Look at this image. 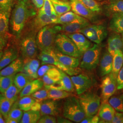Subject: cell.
Returning a JSON list of instances; mask_svg holds the SVG:
<instances>
[{
    "instance_id": "cell-1",
    "label": "cell",
    "mask_w": 123,
    "mask_h": 123,
    "mask_svg": "<svg viewBox=\"0 0 123 123\" xmlns=\"http://www.w3.org/2000/svg\"><path fill=\"white\" fill-rule=\"evenodd\" d=\"M35 11L29 3V0H18L11 13L10 26L13 35H21L29 18L35 15Z\"/></svg>"
},
{
    "instance_id": "cell-2",
    "label": "cell",
    "mask_w": 123,
    "mask_h": 123,
    "mask_svg": "<svg viewBox=\"0 0 123 123\" xmlns=\"http://www.w3.org/2000/svg\"><path fill=\"white\" fill-rule=\"evenodd\" d=\"M62 31V26L51 24L42 28L36 36V42L40 51L54 49L57 34Z\"/></svg>"
},
{
    "instance_id": "cell-3",
    "label": "cell",
    "mask_w": 123,
    "mask_h": 123,
    "mask_svg": "<svg viewBox=\"0 0 123 123\" xmlns=\"http://www.w3.org/2000/svg\"><path fill=\"white\" fill-rule=\"evenodd\" d=\"M62 110L64 117L75 123H80L86 116L79 98L73 96L66 98Z\"/></svg>"
},
{
    "instance_id": "cell-4",
    "label": "cell",
    "mask_w": 123,
    "mask_h": 123,
    "mask_svg": "<svg viewBox=\"0 0 123 123\" xmlns=\"http://www.w3.org/2000/svg\"><path fill=\"white\" fill-rule=\"evenodd\" d=\"M38 58L41 62L42 65L49 64L54 65L70 76L78 75L81 72V69L78 67L76 68H69L61 63L55 53L54 49L41 51Z\"/></svg>"
},
{
    "instance_id": "cell-5",
    "label": "cell",
    "mask_w": 123,
    "mask_h": 123,
    "mask_svg": "<svg viewBox=\"0 0 123 123\" xmlns=\"http://www.w3.org/2000/svg\"><path fill=\"white\" fill-rule=\"evenodd\" d=\"M79 95L78 98L86 116L97 114L100 107V97L94 92L87 91Z\"/></svg>"
},
{
    "instance_id": "cell-6",
    "label": "cell",
    "mask_w": 123,
    "mask_h": 123,
    "mask_svg": "<svg viewBox=\"0 0 123 123\" xmlns=\"http://www.w3.org/2000/svg\"><path fill=\"white\" fill-rule=\"evenodd\" d=\"M102 48L99 44H94L83 53L79 66L87 70H92L97 68L100 59Z\"/></svg>"
},
{
    "instance_id": "cell-7",
    "label": "cell",
    "mask_w": 123,
    "mask_h": 123,
    "mask_svg": "<svg viewBox=\"0 0 123 123\" xmlns=\"http://www.w3.org/2000/svg\"><path fill=\"white\" fill-rule=\"evenodd\" d=\"M55 47L59 52L64 54L79 59L83 56L73 41L64 33H58L57 35Z\"/></svg>"
},
{
    "instance_id": "cell-8",
    "label": "cell",
    "mask_w": 123,
    "mask_h": 123,
    "mask_svg": "<svg viewBox=\"0 0 123 123\" xmlns=\"http://www.w3.org/2000/svg\"><path fill=\"white\" fill-rule=\"evenodd\" d=\"M20 47L23 60L36 58L38 49L36 42V32L31 31L23 37L20 41Z\"/></svg>"
},
{
    "instance_id": "cell-9",
    "label": "cell",
    "mask_w": 123,
    "mask_h": 123,
    "mask_svg": "<svg viewBox=\"0 0 123 123\" xmlns=\"http://www.w3.org/2000/svg\"><path fill=\"white\" fill-rule=\"evenodd\" d=\"M90 41L96 44H101L108 35L105 26L102 24H90L79 31Z\"/></svg>"
},
{
    "instance_id": "cell-10",
    "label": "cell",
    "mask_w": 123,
    "mask_h": 123,
    "mask_svg": "<svg viewBox=\"0 0 123 123\" xmlns=\"http://www.w3.org/2000/svg\"><path fill=\"white\" fill-rule=\"evenodd\" d=\"M100 88L102 102V103L107 102L117 89L116 79L111 73L103 78Z\"/></svg>"
},
{
    "instance_id": "cell-11",
    "label": "cell",
    "mask_w": 123,
    "mask_h": 123,
    "mask_svg": "<svg viewBox=\"0 0 123 123\" xmlns=\"http://www.w3.org/2000/svg\"><path fill=\"white\" fill-rule=\"evenodd\" d=\"M71 79L78 95L87 92L92 85V79L85 74L74 75L71 77Z\"/></svg>"
},
{
    "instance_id": "cell-12",
    "label": "cell",
    "mask_w": 123,
    "mask_h": 123,
    "mask_svg": "<svg viewBox=\"0 0 123 123\" xmlns=\"http://www.w3.org/2000/svg\"><path fill=\"white\" fill-rule=\"evenodd\" d=\"M70 3L71 10L74 13L91 22L95 21L97 19L98 13L91 11L79 0H70Z\"/></svg>"
},
{
    "instance_id": "cell-13",
    "label": "cell",
    "mask_w": 123,
    "mask_h": 123,
    "mask_svg": "<svg viewBox=\"0 0 123 123\" xmlns=\"http://www.w3.org/2000/svg\"><path fill=\"white\" fill-rule=\"evenodd\" d=\"M58 16L53 15L49 16L45 13L38 12L37 16L32 22V30L36 32L38 31L44 26L51 24H56Z\"/></svg>"
},
{
    "instance_id": "cell-14",
    "label": "cell",
    "mask_w": 123,
    "mask_h": 123,
    "mask_svg": "<svg viewBox=\"0 0 123 123\" xmlns=\"http://www.w3.org/2000/svg\"><path fill=\"white\" fill-rule=\"evenodd\" d=\"M40 64L39 60L35 58L24 59L21 72L26 74L32 79H38L37 72Z\"/></svg>"
},
{
    "instance_id": "cell-15",
    "label": "cell",
    "mask_w": 123,
    "mask_h": 123,
    "mask_svg": "<svg viewBox=\"0 0 123 123\" xmlns=\"http://www.w3.org/2000/svg\"><path fill=\"white\" fill-rule=\"evenodd\" d=\"M61 78L60 80L57 83L53 85L44 86L47 89H56L58 90H64L68 92H74L75 88L74 85L68 74L63 71L61 70Z\"/></svg>"
},
{
    "instance_id": "cell-16",
    "label": "cell",
    "mask_w": 123,
    "mask_h": 123,
    "mask_svg": "<svg viewBox=\"0 0 123 123\" xmlns=\"http://www.w3.org/2000/svg\"><path fill=\"white\" fill-rule=\"evenodd\" d=\"M90 24L89 20L81 17L74 21L62 25V31L66 34L79 32L81 30Z\"/></svg>"
},
{
    "instance_id": "cell-17",
    "label": "cell",
    "mask_w": 123,
    "mask_h": 123,
    "mask_svg": "<svg viewBox=\"0 0 123 123\" xmlns=\"http://www.w3.org/2000/svg\"><path fill=\"white\" fill-rule=\"evenodd\" d=\"M40 112L41 116L43 115L58 116L60 113L59 103L56 100L49 98L43 100L42 102Z\"/></svg>"
},
{
    "instance_id": "cell-18",
    "label": "cell",
    "mask_w": 123,
    "mask_h": 123,
    "mask_svg": "<svg viewBox=\"0 0 123 123\" xmlns=\"http://www.w3.org/2000/svg\"><path fill=\"white\" fill-rule=\"evenodd\" d=\"M73 41L79 51L83 54L86 50L92 46L91 41L80 32L67 34Z\"/></svg>"
},
{
    "instance_id": "cell-19",
    "label": "cell",
    "mask_w": 123,
    "mask_h": 123,
    "mask_svg": "<svg viewBox=\"0 0 123 123\" xmlns=\"http://www.w3.org/2000/svg\"><path fill=\"white\" fill-rule=\"evenodd\" d=\"M104 7L106 15L109 17L123 14V0H109Z\"/></svg>"
},
{
    "instance_id": "cell-20",
    "label": "cell",
    "mask_w": 123,
    "mask_h": 123,
    "mask_svg": "<svg viewBox=\"0 0 123 123\" xmlns=\"http://www.w3.org/2000/svg\"><path fill=\"white\" fill-rule=\"evenodd\" d=\"M113 56L108 51H105L101 56L99 62V72L102 77L111 73Z\"/></svg>"
},
{
    "instance_id": "cell-21",
    "label": "cell",
    "mask_w": 123,
    "mask_h": 123,
    "mask_svg": "<svg viewBox=\"0 0 123 123\" xmlns=\"http://www.w3.org/2000/svg\"><path fill=\"white\" fill-rule=\"evenodd\" d=\"M121 50L123 52V43L119 33H113L108 39V51L113 56L116 51Z\"/></svg>"
},
{
    "instance_id": "cell-22",
    "label": "cell",
    "mask_w": 123,
    "mask_h": 123,
    "mask_svg": "<svg viewBox=\"0 0 123 123\" xmlns=\"http://www.w3.org/2000/svg\"><path fill=\"white\" fill-rule=\"evenodd\" d=\"M116 110L114 108L107 102L102 103L98 111V116H99L100 121L103 123H111L114 117Z\"/></svg>"
},
{
    "instance_id": "cell-23",
    "label": "cell",
    "mask_w": 123,
    "mask_h": 123,
    "mask_svg": "<svg viewBox=\"0 0 123 123\" xmlns=\"http://www.w3.org/2000/svg\"><path fill=\"white\" fill-rule=\"evenodd\" d=\"M61 78V70L54 66L49 69L41 79L44 83V86H47L57 84Z\"/></svg>"
},
{
    "instance_id": "cell-24",
    "label": "cell",
    "mask_w": 123,
    "mask_h": 123,
    "mask_svg": "<svg viewBox=\"0 0 123 123\" xmlns=\"http://www.w3.org/2000/svg\"><path fill=\"white\" fill-rule=\"evenodd\" d=\"M44 83L42 79H33L26 84L19 93L21 98L25 96H30L43 88Z\"/></svg>"
},
{
    "instance_id": "cell-25",
    "label": "cell",
    "mask_w": 123,
    "mask_h": 123,
    "mask_svg": "<svg viewBox=\"0 0 123 123\" xmlns=\"http://www.w3.org/2000/svg\"><path fill=\"white\" fill-rule=\"evenodd\" d=\"M23 62V60L21 58H17L0 71V75L6 76L16 74L22 70Z\"/></svg>"
},
{
    "instance_id": "cell-26",
    "label": "cell",
    "mask_w": 123,
    "mask_h": 123,
    "mask_svg": "<svg viewBox=\"0 0 123 123\" xmlns=\"http://www.w3.org/2000/svg\"><path fill=\"white\" fill-rule=\"evenodd\" d=\"M54 51L59 61L64 65L72 68H76L79 66L80 59L79 58L64 54L59 52L56 48L54 49Z\"/></svg>"
},
{
    "instance_id": "cell-27",
    "label": "cell",
    "mask_w": 123,
    "mask_h": 123,
    "mask_svg": "<svg viewBox=\"0 0 123 123\" xmlns=\"http://www.w3.org/2000/svg\"><path fill=\"white\" fill-rule=\"evenodd\" d=\"M18 50L13 47L6 49L0 60V71L18 58Z\"/></svg>"
},
{
    "instance_id": "cell-28",
    "label": "cell",
    "mask_w": 123,
    "mask_h": 123,
    "mask_svg": "<svg viewBox=\"0 0 123 123\" xmlns=\"http://www.w3.org/2000/svg\"><path fill=\"white\" fill-rule=\"evenodd\" d=\"M109 29L114 32H123V14H118L112 16L109 25Z\"/></svg>"
},
{
    "instance_id": "cell-29",
    "label": "cell",
    "mask_w": 123,
    "mask_h": 123,
    "mask_svg": "<svg viewBox=\"0 0 123 123\" xmlns=\"http://www.w3.org/2000/svg\"><path fill=\"white\" fill-rule=\"evenodd\" d=\"M123 66V52L118 50L115 52L113 58L112 70L111 73L117 79L119 71Z\"/></svg>"
},
{
    "instance_id": "cell-30",
    "label": "cell",
    "mask_w": 123,
    "mask_h": 123,
    "mask_svg": "<svg viewBox=\"0 0 123 123\" xmlns=\"http://www.w3.org/2000/svg\"><path fill=\"white\" fill-rule=\"evenodd\" d=\"M58 16L66 13L71 10L70 2L61 0H51Z\"/></svg>"
},
{
    "instance_id": "cell-31",
    "label": "cell",
    "mask_w": 123,
    "mask_h": 123,
    "mask_svg": "<svg viewBox=\"0 0 123 123\" xmlns=\"http://www.w3.org/2000/svg\"><path fill=\"white\" fill-rule=\"evenodd\" d=\"M32 80L33 79H31L29 76L20 72L15 75L14 84L21 91L26 84Z\"/></svg>"
},
{
    "instance_id": "cell-32",
    "label": "cell",
    "mask_w": 123,
    "mask_h": 123,
    "mask_svg": "<svg viewBox=\"0 0 123 123\" xmlns=\"http://www.w3.org/2000/svg\"><path fill=\"white\" fill-rule=\"evenodd\" d=\"M41 116V115L40 111H35L31 110L25 111L23 113L22 118L20 123H37Z\"/></svg>"
},
{
    "instance_id": "cell-33",
    "label": "cell",
    "mask_w": 123,
    "mask_h": 123,
    "mask_svg": "<svg viewBox=\"0 0 123 123\" xmlns=\"http://www.w3.org/2000/svg\"><path fill=\"white\" fill-rule=\"evenodd\" d=\"M15 102L5 98L1 93H0V112L5 119L7 118L11 107Z\"/></svg>"
},
{
    "instance_id": "cell-34",
    "label": "cell",
    "mask_w": 123,
    "mask_h": 123,
    "mask_svg": "<svg viewBox=\"0 0 123 123\" xmlns=\"http://www.w3.org/2000/svg\"><path fill=\"white\" fill-rule=\"evenodd\" d=\"M81 17V16L74 12L69 11L62 15L61 16H58L56 24L63 25L69 23L79 19Z\"/></svg>"
},
{
    "instance_id": "cell-35",
    "label": "cell",
    "mask_w": 123,
    "mask_h": 123,
    "mask_svg": "<svg viewBox=\"0 0 123 123\" xmlns=\"http://www.w3.org/2000/svg\"><path fill=\"white\" fill-rule=\"evenodd\" d=\"M73 96L72 92H68L64 90H58L56 89H49V99H51L55 100L66 98L68 97Z\"/></svg>"
},
{
    "instance_id": "cell-36",
    "label": "cell",
    "mask_w": 123,
    "mask_h": 123,
    "mask_svg": "<svg viewBox=\"0 0 123 123\" xmlns=\"http://www.w3.org/2000/svg\"><path fill=\"white\" fill-rule=\"evenodd\" d=\"M36 101L35 98L30 96H25L21 98L18 100V105L19 108L24 111H27L31 110L32 105Z\"/></svg>"
},
{
    "instance_id": "cell-37",
    "label": "cell",
    "mask_w": 123,
    "mask_h": 123,
    "mask_svg": "<svg viewBox=\"0 0 123 123\" xmlns=\"http://www.w3.org/2000/svg\"><path fill=\"white\" fill-rule=\"evenodd\" d=\"M10 16L0 10V35L7 36Z\"/></svg>"
},
{
    "instance_id": "cell-38",
    "label": "cell",
    "mask_w": 123,
    "mask_h": 123,
    "mask_svg": "<svg viewBox=\"0 0 123 123\" xmlns=\"http://www.w3.org/2000/svg\"><path fill=\"white\" fill-rule=\"evenodd\" d=\"M108 103L116 111L123 112V93L111 96Z\"/></svg>"
},
{
    "instance_id": "cell-39",
    "label": "cell",
    "mask_w": 123,
    "mask_h": 123,
    "mask_svg": "<svg viewBox=\"0 0 123 123\" xmlns=\"http://www.w3.org/2000/svg\"><path fill=\"white\" fill-rule=\"evenodd\" d=\"M20 92L21 91L13 83L2 94L8 99L16 102L18 100V95Z\"/></svg>"
},
{
    "instance_id": "cell-40",
    "label": "cell",
    "mask_w": 123,
    "mask_h": 123,
    "mask_svg": "<svg viewBox=\"0 0 123 123\" xmlns=\"http://www.w3.org/2000/svg\"><path fill=\"white\" fill-rule=\"evenodd\" d=\"M23 114V113L22 110H21L18 107L17 100L13 104L12 107H11L7 118L15 119L20 123L22 118Z\"/></svg>"
},
{
    "instance_id": "cell-41",
    "label": "cell",
    "mask_w": 123,
    "mask_h": 123,
    "mask_svg": "<svg viewBox=\"0 0 123 123\" xmlns=\"http://www.w3.org/2000/svg\"><path fill=\"white\" fill-rule=\"evenodd\" d=\"M15 75L11 76H2L0 75V92L2 93L9 86L14 83Z\"/></svg>"
},
{
    "instance_id": "cell-42",
    "label": "cell",
    "mask_w": 123,
    "mask_h": 123,
    "mask_svg": "<svg viewBox=\"0 0 123 123\" xmlns=\"http://www.w3.org/2000/svg\"><path fill=\"white\" fill-rule=\"evenodd\" d=\"M15 0H0V10L10 16Z\"/></svg>"
},
{
    "instance_id": "cell-43",
    "label": "cell",
    "mask_w": 123,
    "mask_h": 123,
    "mask_svg": "<svg viewBox=\"0 0 123 123\" xmlns=\"http://www.w3.org/2000/svg\"><path fill=\"white\" fill-rule=\"evenodd\" d=\"M39 12L49 16L57 15L51 0H44V4L40 9Z\"/></svg>"
},
{
    "instance_id": "cell-44",
    "label": "cell",
    "mask_w": 123,
    "mask_h": 123,
    "mask_svg": "<svg viewBox=\"0 0 123 123\" xmlns=\"http://www.w3.org/2000/svg\"><path fill=\"white\" fill-rule=\"evenodd\" d=\"M87 8L93 12L99 13L101 11L99 4L95 0H79Z\"/></svg>"
},
{
    "instance_id": "cell-45",
    "label": "cell",
    "mask_w": 123,
    "mask_h": 123,
    "mask_svg": "<svg viewBox=\"0 0 123 123\" xmlns=\"http://www.w3.org/2000/svg\"><path fill=\"white\" fill-rule=\"evenodd\" d=\"M49 89L45 88H41L38 91L31 95L32 97L35 98L36 99L40 101H43L49 99Z\"/></svg>"
},
{
    "instance_id": "cell-46",
    "label": "cell",
    "mask_w": 123,
    "mask_h": 123,
    "mask_svg": "<svg viewBox=\"0 0 123 123\" xmlns=\"http://www.w3.org/2000/svg\"><path fill=\"white\" fill-rule=\"evenodd\" d=\"M57 122V119L55 117L51 115H42L37 122L38 123H55Z\"/></svg>"
},
{
    "instance_id": "cell-47",
    "label": "cell",
    "mask_w": 123,
    "mask_h": 123,
    "mask_svg": "<svg viewBox=\"0 0 123 123\" xmlns=\"http://www.w3.org/2000/svg\"><path fill=\"white\" fill-rule=\"evenodd\" d=\"M54 66V65L49 64L42 65V66L39 68L37 72L38 78L41 79L49 69Z\"/></svg>"
},
{
    "instance_id": "cell-48",
    "label": "cell",
    "mask_w": 123,
    "mask_h": 123,
    "mask_svg": "<svg viewBox=\"0 0 123 123\" xmlns=\"http://www.w3.org/2000/svg\"><path fill=\"white\" fill-rule=\"evenodd\" d=\"M100 118L98 115H94L91 116H85L83 120L80 122L81 123H99Z\"/></svg>"
},
{
    "instance_id": "cell-49",
    "label": "cell",
    "mask_w": 123,
    "mask_h": 123,
    "mask_svg": "<svg viewBox=\"0 0 123 123\" xmlns=\"http://www.w3.org/2000/svg\"><path fill=\"white\" fill-rule=\"evenodd\" d=\"M117 88L118 90H121L123 88V66L117 77Z\"/></svg>"
},
{
    "instance_id": "cell-50",
    "label": "cell",
    "mask_w": 123,
    "mask_h": 123,
    "mask_svg": "<svg viewBox=\"0 0 123 123\" xmlns=\"http://www.w3.org/2000/svg\"><path fill=\"white\" fill-rule=\"evenodd\" d=\"M123 112H116L111 123H123Z\"/></svg>"
},
{
    "instance_id": "cell-51",
    "label": "cell",
    "mask_w": 123,
    "mask_h": 123,
    "mask_svg": "<svg viewBox=\"0 0 123 123\" xmlns=\"http://www.w3.org/2000/svg\"><path fill=\"white\" fill-rule=\"evenodd\" d=\"M42 101H39L36 99L35 102L32 105L31 107V110L35 111H40L41 110V105Z\"/></svg>"
},
{
    "instance_id": "cell-52",
    "label": "cell",
    "mask_w": 123,
    "mask_h": 123,
    "mask_svg": "<svg viewBox=\"0 0 123 123\" xmlns=\"http://www.w3.org/2000/svg\"><path fill=\"white\" fill-rule=\"evenodd\" d=\"M7 36L0 35V50H2L5 47L7 42Z\"/></svg>"
},
{
    "instance_id": "cell-53",
    "label": "cell",
    "mask_w": 123,
    "mask_h": 123,
    "mask_svg": "<svg viewBox=\"0 0 123 123\" xmlns=\"http://www.w3.org/2000/svg\"><path fill=\"white\" fill-rule=\"evenodd\" d=\"M31 1L37 9H40L44 4V0H31Z\"/></svg>"
},
{
    "instance_id": "cell-54",
    "label": "cell",
    "mask_w": 123,
    "mask_h": 123,
    "mask_svg": "<svg viewBox=\"0 0 123 123\" xmlns=\"http://www.w3.org/2000/svg\"><path fill=\"white\" fill-rule=\"evenodd\" d=\"M57 123H73L72 122H71L70 120L66 119L65 117L62 118V117H60V116H58L57 117Z\"/></svg>"
},
{
    "instance_id": "cell-55",
    "label": "cell",
    "mask_w": 123,
    "mask_h": 123,
    "mask_svg": "<svg viewBox=\"0 0 123 123\" xmlns=\"http://www.w3.org/2000/svg\"><path fill=\"white\" fill-rule=\"evenodd\" d=\"M6 123H19L17 120L12 118H7L5 119Z\"/></svg>"
},
{
    "instance_id": "cell-56",
    "label": "cell",
    "mask_w": 123,
    "mask_h": 123,
    "mask_svg": "<svg viewBox=\"0 0 123 123\" xmlns=\"http://www.w3.org/2000/svg\"><path fill=\"white\" fill-rule=\"evenodd\" d=\"M6 123L5 120L3 119V115L0 113V123Z\"/></svg>"
},
{
    "instance_id": "cell-57",
    "label": "cell",
    "mask_w": 123,
    "mask_h": 123,
    "mask_svg": "<svg viewBox=\"0 0 123 123\" xmlns=\"http://www.w3.org/2000/svg\"><path fill=\"white\" fill-rule=\"evenodd\" d=\"M3 53V51H2V50H0V60L1 58L2 57Z\"/></svg>"
},
{
    "instance_id": "cell-58",
    "label": "cell",
    "mask_w": 123,
    "mask_h": 123,
    "mask_svg": "<svg viewBox=\"0 0 123 123\" xmlns=\"http://www.w3.org/2000/svg\"><path fill=\"white\" fill-rule=\"evenodd\" d=\"M121 34H122V37H122V42H123V32H122Z\"/></svg>"
},
{
    "instance_id": "cell-59",
    "label": "cell",
    "mask_w": 123,
    "mask_h": 123,
    "mask_svg": "<svg viewBox=\"0 0 123 123\" xmlns=\"http://www.w3.org/2000/svg\"></svg>"
},
{
    "instance_id": "cell-60",
    "label": "cell",
    "mask_w": 123,
    "mask_h": 123,
    "mask_svg": "<svg viewBox=\"0 0 123 123\" xmlns=\"http://www.w3.org/2000/svg\"></svg>"
}]
</instances>
